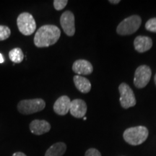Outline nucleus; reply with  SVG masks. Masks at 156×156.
I'll list each match as a JSON object with an SVG mask.
<instances>
[{
    "label": "nucleus",
    "mask_w": 156,
    "mask_h": 156,
    "mask_svg": "<svg viewBox=\"0 0 156 156\" xmlns=\"http://www.w3.org/2000/svg\"><path fill=\"white\" fill-rule=\"evenodd\" d=\"M61 36V30L54 25H45L37 30L34 36V44L36 47L44 48L53 46Z\"/></svg>",
    "instance_id": "1"
},
{
    "label": "nucleus",
    "mask_w": 156,
    "mask_h": 156,
    "mask_svg": "<svg viewBox=\"0 0 156 156\" xmlns=\"http://www.w3.org/2000/svg\"><path fill=\"white\" fill-rule=\"evenodd\" d=\"M149 131L144 126H137L126 129L123 134L126 142L131 145H139L147 139Z\"/></svg>",
    "instance_id": "2"
},
{
    "label": "nucleus",
    "mask_w": 156,
    "mask_h": 156,
    "mask_svg": "<svg viewBox=\"0 0 156 156\" xmlns=\"http://www.w3.org/2000/svg\"><path fill=\"white\" fill-rule=\"evenodd\" d=\"M142 23L141 17L138 15H132L122 20L116 28L117 34L121 36H127L135 33Z\"/></svg>",
    "instance_id": "3"
},
{
    "label": "nucleus",
    "mask_w": 156,
    "mask_h": 156,
    "mask_svg": "<svg viewBox=\"0 0 156 156\" xmlns=\"http://www.w3.org/2000/svg\"><path fill=\"white\" fill-rule=\"evenodd\" d=\"M46 107V103L41 98L27 99L20 101L17 104V110L22 114H32L41 112Z\"/></svg>",
    "instance_id": "4"
},
{
    "label": "nucleus",
    "mask_w": 156,
    "mask_h": 156,
    "mask_svg": "<svg viewBox=\"0 0 156 156\" xmlns=\"http://www.w3.org/2000/svg\"><path fill=\"white\" fill-rule=\"evenodd\" d=\"M17 25L20 32L24 36H30L36 31V23L30 13L23 12L17 18Z\"/></svg>",
    "instance_id": "5"
},
{
    "label": "nucleus",
    "mask_w": 156,
    "mask_h": 156,
    "mask_svg": "<svg viewBox=\"0 0 156 156\" xmlns=\"http://www.w3.org/2000/svg\"><path fill=\"white\" fill-rule=\"evenodd\" d=\"M120 93V104L124 108L127 109L136 105V98L131 87L127 84L122 83L119 87Z\"/></svg>",
    "instance_id": "6"
},
{
    "label": "nucleus",
    "mask_w": 156,
    "mask_h": 156,
    "mask_svg": "<svg viewBox=\"0 0 156 156\" xmlns=\"http://www.w3.org/2000/svg\"><path fill=\"white\" fill-rule=\"evenodd\" d=\"M151 69L147 65H141L136 68L134 77V84L137 88H143L151 80Z\"/></svg>",
    "instance_id": "7"
},
{
    "label": "nucleus",
    "mask_w": 156,
    "mask_h": 156,
    "mask_svg": "<svg viewBox=\"0 0 156 156\" xmlns=\"http://www.w3.org/2000/svg\"><path fill=\"white\" fill-rule=\"evenodd\" d=\"M60 24L68 36H73L75 33V15L71 11H65L60 17Z\"/></svg>",
    "instance_id": "8"
},
{
    "label": "nucleus",
    "mask_w": 156,
    "mask_h": 156,
    "mask_svg": "<svg viewBox=\"0 0 156 156\" xmlns=\"http://www.w3.org/2000/svg\"><path fill=\"white\" fill-rule=\"evenodd\" d=\"M87 110L86 103L82 99H75L71 101L69 112L73 116L77 119L83 118L86 114Z\"/></svg>",
    "instance_id": "9"
},
{
    "label": "nucleus",
    "mask_w": 156,
    "mask_h": 156,
    "mask_svg": "<svg viewBox=\"0 0 156 156\" xmlns=\"http://www.w3.org/2000/svg\"><path fill=\"white\" fill-rule=\"evenodd\" d=\"M73 70L77 75H88L93 73V67L87 60L78 59L73 63Z\"/></svg>",
    "instance_id": "10"
},
{
    "label": "nucleus",
    "mask_w": 156,
    "mask_h": 156,
    "mask_svg": "<svg viewBox=\"0 0 156 156\" xmlns=\"http://www.w3.org/2000/svg\"><path fill=\"white\" fill-rule=\"evenodd\" d=\"M71 101L67 95H62L55 101L54 104V111L56 114L64 116L69 112Z\"/></svg>",
    "instance_id": "11"
},
{
    "label": "nucleus",
    "mask_w": 156,
    "mask_h": 156,
    "mask_svg": "<svg viewBox=\"0 0 156 156\" xmlns=\"http://www.w3.org/2000/svg\"><path fill=\"white\" fill-rule=\"evenodd\" d=\"M30 130L36 135H42L47 133L51 129V124L46 120L36 119L30 124Z\"/></svg>",
    "instance_id": "12"
},
{
    "label": "nucleus",
    "mask_w": 156,
    "mask_h": 156,
    "mask_svg": "<svg viewBox=\"0 0 156 156\" xmlns=\"http://www.w3.org/2000/svg\"><path fill=\"white\" fill-rule=\"evenodd\" d=\"M134 48L139 53H144L147 51L153 46V41L147 36H139L134 39Z\"/></svg>",
    "instance_id": "13"
},
{
    "label": "nucleus",
    "mask_w": 156,
    "mask_h": 156,
    "mask_svg": "<svg viewBox=\"0 0 156 156\" xmlns=\"http://www.w3.org/2000/svg\"><path fill=\"white\" fill-rule=\"evenodd\" d=\"M73 81L75 87L80 92L87 93L91 90V83L87 78L82 77L80 75H75L73 77Z\"/></svg>",
    "instance_id": "14"
},
{
    "label": "nucleus",
    "mask_w": 156,
    "mask_h": 156,
    "mask_svg": "<svg viewBox=\"0 0 156 156\" xmlns=\"http://www.w3.org/2000/svg\"><path fill=\"white\" fill-rule=\"evenodd\" d=\"M67 145L64 142H56L46 151L45 156H62L65 153Z\"/></svg>",
    "instance_id": "15"
},
{
    "label": "nucleus",
    "mask_w": 156,
    "mask_h": 156,
    "mask_svg": "<svg viewBox=\"0 0 156 156\" xmlns=\"http://www.w3.org/2000/svg\"><path fill=\"white\" fill-rule=\"evenodd\" d=\"M9 57L12 62L19 64L23 62L24 55H23V52L20 48H15L9 51Z\"/></svg>",
    "instance_id": "16"
},
{
    "label": "nucleus",
    "mask_w": 156,
    "mask_h": 156,
    "mask_svg": "<svg viewBox=\"0 0 156 156\" xmlns=\"http://www.w3.org/2000/svg\"><path fill=\"white\" fill-rule=\"evenodd\" d=\"M11 30L8 26L0 25V41L7 40L10 36Z\"/></svg>",
    "instance_id": "17"
},
{
    "label": "nucleus",
    "mask_w": 156,
    "mask_h": 156,
    "mask_svg": "<svg viewBox=\"0 0 156 156\" xmlns=\"http://www.w3.org/2000/svg\"><path fill=\"white\" fill-rule=\"evenodd\" d=\"M145 28L148 31L156 33V17L148 20L145 23Z\"/></svg>",
    "instance_id": "18"
},
{
    "label": "nucleus",
    "mask_w": 156,
    "mask_h": 156,
    "mask_svg": "<svg viewBox=\"0 0 156 156\" xmlns=\"http://www.w3.org/2000/svg\"><path fill=\"white\" fill-rule=\"evenodd\" d=\"M68 3L67 0H54V7L56 10H62L66 7Z\"/></svg>",
    "instance_id": "19"
},
{
    "label": "nucleus",
    "mask_w": 156,
    "mask_h": 156,
    "mask_svg": "<svg viewBox=\"0 0 156 156\" xmlns=\"http://www.w3.org/2000/svg\"><path fill=\"white\" fill-rule=\"evenodd\" d=\"M85 156H101V154L95 148H90L85 152Z\"/></svg>",
    "instance_id": "20"
},
{
    "label": "nucleus",
    "mask_w": 156,
    "mask_h": 156,
    "mask_svg": "<svg viewBox=\"0 0 156 156\" xmlns=\"http://www.w3.org/2000/svg\"><path fill=\"white\" fill-rule=\"evenodd\" d=\"M12 156H27L25 153H22V152H17V153H15L13 154Z\"/></svg>",
    "instance_id": "21"
},
{
    "label": "nucleus",
    "mask_w": 156,
    "mask_h": 156,
    "mask_svg": "<svg viewBox=\"0 0 156 156\" xmlns=\"http://www.w3.org/2000/svg\"><path fill=\"white\" fill-rule=\"evenodd\" d=\"M109 2L112 3V4H114V5H116V4H119L120 2L119 0H116V1H113V0H111V1H109Z\"/></svg>",
    "instance_id": "22"
},
{
    "label": "nucleus",
    "mask_w": 156,
    "mask_h": 156,
    "mask_svg": "<svg viewBox=\"0 0 156 156\" xmlns=\"http://www.w3.org/2000/svg\"><path fill=\"white\" fill-rule=\"evenodd\" d=\"M4 62V58H3V56L2 54H0V63H3Z\"/></svg>",
    "instance_id": "23"
},
{
    "label": "nucleus",
    "mask_w": 156,
    "mask_h": 156,
    "mask_svg": "<svg viewBox=\"0 0 156 156\" xmlns=\"http://www.w3.org/2000/svg\"><path fill=\"white\" fill-rule=\"evenodd\" d=\"M154 81H155V85H156V74H155V77H154Z\"/></svg>",
    "instance_id": "24"
}]
</instances>
